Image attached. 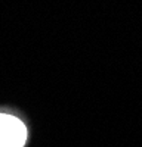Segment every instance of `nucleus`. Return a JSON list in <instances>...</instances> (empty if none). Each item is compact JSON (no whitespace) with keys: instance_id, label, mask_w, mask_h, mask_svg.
<instances>
[{"instance_id":"obj_1","label":"nucleus","mask_w":142,"mask_h":147,"mask_svg":"<svg viewBox=\"0 0 142 147\" xmlns=\"http://www.w3.org/2000/svg\"><path fill=\"white\" fill-rule=\"evenodd\" d=\"M25 140V125L16 116L0 113V147H24Z\"/></svg>"}]
</instances>
